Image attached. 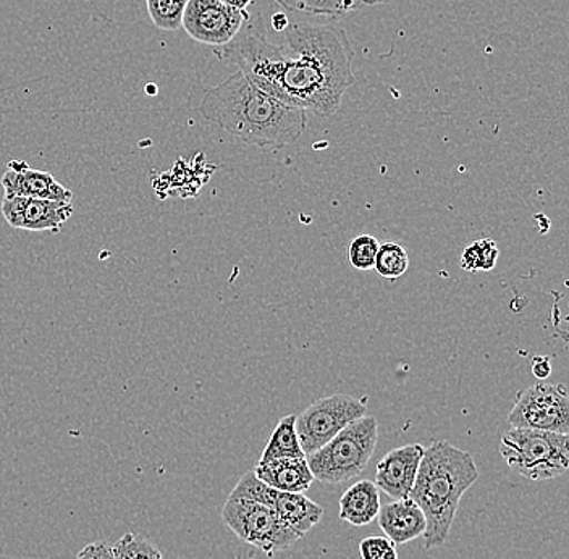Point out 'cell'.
Segmentation results:
<instances>
[{
  "label": "cell",
  "instance_id": "1",
  "mask_svg": "<svg viewBox=\"0 0 569 559\" xmlns=\"http://www.w3.org/2000/svg\"><path fill=\"white\" fill-rule=\"evenodd\" d=\"M282 34L283 42H270L262 24L249 17L240 33L213 53L283 104L333 116L355 83L347 33L336 24L288 23Z\"/></svg>",
  "mask_w": 569,
  "mask_h": 559
},
{
  "label": "cell",
  "instance_id": "2",
  "mask_svg": "<svg viewBox=\"0 0 569 559\" xmlns=\"http://www.w3.org/2000/svg\"><path fill=\"white\" fill-rule=\"evenodd\" d=\"M201 113L238 141L269 149L293 144L308 123L305 109L283 104L252 84L241 71L206 92Z\"/></svg>",
  "mask_w": 569,
  "mask_h": 559
},
{
  "label": "cell",
  "instance_id": "3",
  "mask_svg": "<svg viewBox=\"0 0 569 559\" xmlns=\"http://www.w3.org/2000/svg\"><path fill=\"white\" fill-rule=\"evenodd\" d=\"M479 479L475 458L447 440L426 448L409 498L425 512L426 550L443 547L450 537L462 495Z\"/></svg>",
  "mask_w": 569,
  "mask_h": 559
},
{
  "label": "cell",
  "instance_id": "4",
  "mask_svg": "<svg viewBox=\"0 0 569 559\" xmlns=\"http://www.w3.org/2000/svg\"><path fill=\"white\" fill-rule=\"evenodd\" d=\"M379 440V422L373 416L348 423L329 443L306 456L315 480L338 486L362 473L371 461Z\"/></svg>",
  "mask_w": 569,
  "mask_h": 559
},
{
  "label": "cell",
  "instance_id": "5",
  "mask_svg": "<svg viewBox=\"0 0 569 559\" xmlns=\"http://www.w3.org/2000/svg\"><path fill=\"white\" fill-rule=\"evenodd\" d=\"M500 455L518 476L542 482L568 471L569 440L563 433L511 427L501 436Z\"/></svg>",
  "mask_w": 569,
  "mask_h": 559
},
{
  "label": "cell",
  "instance_id": "6",
  "mask_svg": "<svg viewBox=\"0 0 569 559\" xmlns=\"http://www.w3.org/2000/svg\"><path fill=\"white\" fill-rule=\"evenodd\" d=\"M222 521L238 539L267 555L287 550L301 539L272 508L256 501L229 498L222 509Z\"/></svg>",
  "mask_w": 569,
  "mask_h": 559
},
{
  "label": "cell",
  "instance_id": "7",
  "mask_svg": "<svg viewBox=\"0 0 569 559\" xmlns=\"http://www.w3.org/2000/svg\"><path fill=\"white\" fill-rule=\"evenodd\" d=\"M366 402L350 395H332L312 402L297 416V433L305 455H312L329 443L348 423L366 416Z\"/></svg>",
  "mask_w": 569,
  "mask_h": 559
},
{
  "label": "cell",
  "instance_id": "8",
  "mask_svg": "<svg viewBox=\"0 0 569 559\" xmlns=\"http://www.w3.org/2000/svg\"><path fill=\"white\" fill-rule=\"evenodd\" d=\"M508 422L515 429L569 433V397L565 385L536 383L516 398Z\"/></svg>",
  "mask_w": 569,
  "mask_h": 559
},
{
  "label": "cell",
  "instance_id": "9",
  "mask_svg": "<svg viewBox=\"0 0 569 559\" xmlns=\"http://www.w3.org/2000/svg\"><path fill=\"white\" fill-rule=\"evenodd\" d=\"M229 498L256 501L272 508L284 525L297 532L301 539L319 525L323 516V508L305 493H287V491L272 489L261 482L252 471L244 473L238 480Z\"/></svg>",
  "mask_w": 569,
  "mask_h": 559
},
{
  "label": "cell",
  "instance_id": "10",
  "mask_svg": "<svg viewBox=\"0 0 569 559\" xmlns=\"http://www.w3.org/2000/svg\"><path fill=\"white\" fill-rule=\"evenodd\" d=\"M248 10L231 9L219 0H188L181 28L201 44L222 48L249 20Z\"/></svg>",
  "mask_w": 569,
  "mask_h": 559
},
{
  "label": "cell",
  "instance_id": "11",
  "mask_svg": "<svg viewBox=\"0 0 569 559\" xmlns=\"http://www.w3.org/2000/svg\"><path fill=\"white\" fill-rule=\"evenodd\" d=\"M2 216L10 227L28 231L57 233L73 216L71 202L44 201V199L3 196Z\"/></svg>",
  "mask_w": 569,
  "mask_h": 559
},
{
  "label": "cell",
  "instance_id": "12",
  "mask_svg": "<svg viewBox=\"0 0 569 559\" xmlns=\"http://www.w3.org/2000/svg\"><path fill=\"white\" fill-rule=\"evenodd\" d=\"M425 451L426 447L419 443L405 445L389 451L377 465L376 482H373L377 489L382 490L393 500L409 498Z\"/></svg>",
  "mask_w": 569,
  "mask_h": 559
},
{
  "label": "cell",
  "instance_id": "13",
  "mask_svg": "<svg viewBox=\"0 0 569 559\" xmlns=\"http://www.w3.org/2000/svg\"><path fill=\"white\" fill-rule=\"evenodd\" d=\"M6 196L44 199V201L71 202L73 192L60 184L52 173L30 169L23 160H12L2 176Z\"/></svg>",
  "mask_w": 569,
  "mask_h": 559
},
{
  "label": "cell",
  "instance_id": "14",
  "mask_svg": "<svg viewBox=\"0 0 569 559\" xmlns=\"http://www.w3.org/2000/svg\"><path fill=\"white\" fill-rule=\"evenodd\" d=\"M379 526L387 539L395 545L412 542L425 536L426 518L422 509L411 498L395 500L386 507H380Z\"/></svg>",
  "mask_w": 569,
  "mask_h": 559
},
{
  "label": "cell",
  "instance_id": "15",
  "mask_svg": "<svg viewBox=\"0 0 569 559\" xmlns=\"http://www.w3.org/2000/svg\"><path fill=\"white\" fill-rule=\"evenodd\" d=\"M252 472L266 486L279 491H287V493H305L315 482V476H312L306 458L258 462Z\"/></svg>",
  "mask_w": 569,
  "mask_h": 559
},
{
  "label": "cell",
  "instance_id": "16",
  "mask_svg": "<svg viewBox=\"0 0 569 559\" xmlns=\"http://www.w3.org/2000/svg\"><path fill=\"white\" fill-rule=\"evenodd\" d=\"M338 505L341 521L356 527L371 525L380 511L379 489L371 480H359L341 495Z\"/></svg>",
  "mask_w": 569,
  "mask_h": 559
},
{
  "label": "cell",
  "instance_id": "17",
  "mask_svg": "<svg viewBox=\"0 0 569 559\" xmlns=\"http://www.w3.org/2000/svg\"><path fill=\"white\" fill-rule=\"evenodd\" d=\"M306 458L297 433V416H284L279 420L276 429L270 433L264 451L259 462H269L273 459H302Z\"/></svg>",
  "mask_w": 569,
  "mask_h": 559
},
{
  "label": "cell",
  "instance_id": "18",
  "mask_svg": "<svg viewBox=\"0 0 569 559\" xmlns=\"http://www.w3.org/2000/svg\"><path fill=\"white\" fill-rule=\"evenodd\" d=\"M283 9L306 16L338 18L361 9V0H273Z\"/></svg>",
  "mask_w": 569,
  "mask_h": 559
},
{
  "label": "cell",
  "instance_id": "19",
  "mask_svg": "<svg viewBox=\"0 0 569 559\" xmlns=\"http://www.w3.org/2000/svg\"><path fill=\"white\" fill-rule=\"evenodd\" d=\"M408 267L409 256L403 246L395 243V241H386V243L379 244L373 269L377 270L380 277L389 280L400 279L401 276L407 273Z\"/></svg>",
  "mask_w": 569,
  "mask_h": 559
},
{
  "label": "cell",
  "instance_id": "20",
  "mask_svg": "<svg viewBox=\"0 0 569 559\" xmlns=\"http://www.w3.org/2000/svg\"><path fill=\"white\" fill-rule=\"evenodd\" d=\"M188 0H146L149 18L160 31H177L181 28Z\"/></svg>",
  "mask_w": 569,
  "mask_h": 559
},
{
  "label": "cell",
  "instance_id": "21",
  "mask_svg": "<svg viewBox=\"0 0 569 559\" xmlns=\"http://www.w3.org/2000/svg\"><path fill=\"white\" fill-rule=\"evenodd\" d=\"M498 261V248L496 241L479 240L476 243L469 244L462 252L461 269L466 272H479V270L496 269Z\"/></svg>",
  "mask_w": 569,
  "mask_h": 559
},
{
  "label": "cell",
  "instance_id": "22",
  "mask_svg": "<svg viewBox=\"0 0 569 559\" xmlns=\"http://www.w3.org/2000/svg\"><path fill=\"white\" fill-rule=\"evenodd\" d=\"M113 559H163L158 545L137 533H124L112 547Z\"/></svg>",
  "mask_w": 569,
  "mask_h": 559
},
{
  "label": "cell",
  "instance_id": "23",
  "mask_svg": "<svg viewBox=\"0 0 569 559\" xmlns=\"http://www.w3.org/2000/svg\"><path fill=\"white\" fill-rule=\"evenodd\" d=\"M377 251H379V241L371 234H359L348 244V262L356 270H372L376 266Z\"/></svg>",
  "mask_w": 569,
  "mask_h": 559
},
{
  "label": "cell",
  "instance_id": "24",
  "mask_svg": "<svg viewBox=\"0 0 569 559\" xmlns=\"http://www.w3.org/2000/svg\"><path fill=\"white\" fill-rule=\"evenodd\" d=\"M361 559H398L397 548L387 537H366L359 543Z\"/></svg>",
  "mask_w": 569,
  "mask_h": 559
},
{
  "label": "cell",
  "instance_id": "25",
  "mask_svg": "<svg viewBox=\"0 0 569 559\" xmlns=\"http://www.w3.org/2000/svg\"><path fill=\"white\" fill-rule=\"evenodd\" d=\"M77 559H113L112 547L107 542L89 543L81 548Z\"/></svg>",
  "mask_w": 569,
  "mask_h": 559
},
{
  "label": "cell",
  "instance_id": "26",
  "mask_svg": "<svg viewBox=\"0 0 569 559\" xmlns=\"http://www.w3.org/2000/svg\"><path fill=\"white\" fill-rule=\"evenodd\" d=\"M532 373L539 380L549 379L551 373L550 359L547 356H537L532 361Z\"/></svg>",
  "mask_w": 569,
  "mask_h": 559
},
{
  "label": "cell",
  "instance_id": "27",
  "mask_svg": "<svg viewBox=\"0 0 569 559\" xmlns=\"http://www.w3.org/2000/svg\"><path fill=\"white\" fill-rule=\"evenodd\" d=\"M288 23H290V20H288L284 13H276V16L272 17V30L276 31V33H282L284 28L288 27Z\"/></svg>",
  "mask_w": 569,
  "mask_h": 559
},
{
  "label": "cell",
  "instance_id": "28",
  "mask_svg": "<svg viewBox=\"0 0 569 559\" xmlns=\"http://www.w3.org/2000/svg\"><path fill=\"white\" fill-rule=\"evenodd\" d=\"M219 2L226 3V6L231 7V9L248 10V7L251 6L252 0H219Z\"/></svg>",
  "mask_w": 569,
  "mask_h": 559
},
{
  "label": "cell",
  "instance_id": "29",
  "mask_svg": "<svg viewBox=\"0 0 569 559\" xmlns=\"http://www.w3.org/2000/svg\"><path fill=\"white\" fill-rule=\"evenodd\" d=\"M390 2L391 0H361L362 6H383Z\"/></svg>",
  "mask_w": 569,
  "mask_h": 559
}]
</instances>
